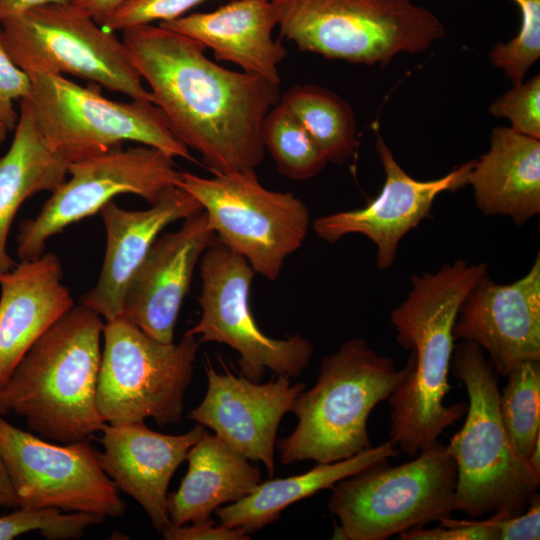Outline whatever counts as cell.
Instances as JSON below:
<instances>
[{"mask_svg": "<svg viewBox=\"0 0 540 540\" xmlns=\"http://www.w3.org/2000/svg\"><path fill=\"white\" fill-rule=\"evenodd\" d=\"M166 540H245L249 534L240 528H229L222 523L215 525L210 517L205 520L184 524L170 525L162 532Z\"/></svg>", "mask_w": 540, "mask_h": 540, "instance_id": "obj_37", "label": "cell"}, {"mask_svg": "<svg viewBox=\"0 0 540 540\" xmlns=\"http://www.w3.org/2000/svg\"><path fill=\"white\" fill-rule=\"evenodd\" d=\"M487 264L464 260L414 275L406 299L390 314L400 346L410 351L404 377L387 399L389 440L409 457L437 442L465 414L463 402L445 404L458 310Z\"/></svg>", "mask_w": 540, "mask_h": 540, "instance_id": "obj_2", "label": "cell"}, {"mask_svg": "<svg viewBox=\"0 0 540 540\" xmlns=\"http://www.w3.org/2000/svg\"><path fill=\"white\" fill-rule=\"evenodd\" d=\"M158 25L210 48L217 60L280 85L278 67L287 51L273 38L278 20L270 0H232L213 11L187 14Z\"/></svg>", "mask_w": 540, "mask_h": 540, "instance_id": "obj_22", "label": "cell"}, {"mask_svg": "<svg viewBox=\"0 0 540 540\" xmlns=\"http://www.w3.org/2000/svg\"><path fill=\"white\" fill-rule=\"evenodd\" d=\"M157 237L133 275L122 315L150 337L172 343L177 318L203 253L217 239L201 211Z\"/></svg>", "mask_w": 540, "mask_h": 540, "instance_id": "obj_18", "label": "cell"}, {"mask_svg": "<svg viewBox=\"0 0 540 540\" xmlns=\"http://www.w3.org/2000/svg\"><path fill=\"white\" fill-rule=\"evenodd\" d=\"M31 89V78L8 54L0 27V121L9 131L15 128L19 117L14 102L28 98Z\"/></svg>", "mask_w": 540, "mask_h": 540, "instance_id": "obj_34", "label": "cell"}, {"mask_svg": "<svg viewBox=\"0 0 540 540\" xmlns=\"http://www.w3.org/2000/svg\"><path fill=\"white\" fill-rule=\"evenodd\" d=\"M499 395L501 421L513 452L529 463L540 442V361L517 364Z\"/></svg>", "mask_w": 540, "mask_h": 540, "instance_id": "obj_28", "label": "cell"}, {"mask_svg": "<svg viewBox=\"0 0 540 540\" xmlns=\"http://www.w3.org/2000/svg\"><path fill=\"white\" fill-rule=\"evenodd\" d=\"M255 274L242 256L216 239L200 260L201 317L186 333L198 336L200 344L216 342L234 349L241 375L252 381L260 382L266 369L297 377L308 366L313 345L298 334L273 339L262 332L249 301Z\"/></svg>", "mask_w": 540, "mask_h": 540, "instance_id": "obj_13", "label": "cell"}, {"mask_svg": "<svg viewBox=\"0 0 540 540\" xmlns=\"http://www.w3.org/2000/svg\"><path fill=\"white\" fill-rule=\"evenodd\" d=\"M0 27L8 54L29 77L71 74L153 102L124 42L70 3L31 9Z\"/></svg>", "mask_w": 540, "mask_h": 540, "instance_id": "obj_10", "label": "cell"}, {"mask_svg": "<svg viewBox=\"0 0 540 540\" xmlns=\"http://www.w3.org/2000/svg\"><path fill=\"white\" fill-rule=\"evenodd\" d=\"M207 390L189 419L215 432L235 451L251 461L262 462L272 477L279 424L305 389L278 375L266 383L234 375L226 366L217 372L205 366Z\"/></svg>", "mask_w": 540, "mask_h": 540, "instance_id": "obj_16", "label": "cell"}, {"mask_svg": "<svg viewBox=\"0 0 540 540\" xmlns=\"http://www.w3.org/2000/svg\"><path fill=\"white\" fill-rule=\"evenodd\" d=\"M262 141L277 170L295 181L316 176L328 162L300 122L280 102L263 121Z\"/></svg>", "mask_w": 540, "mask_h": 540, "instance_id": "obj_29", "label": "cell"}, {"mask_svg": "<svg viewBox=\"0 0 540 540\" xmlns=\"http://www.w3.org/2000/svg\"><path fill=\"white\" fill-rule=\"evenodd\" d=\"M126 1L128 0H69V3L100 24Z\"/></svg>", "mask_w": 540, "mask_h": 540, "instance_id": "obj_38", "label": "cell"}, {"mask_svg": "<svg viewBox=\"0 0 540 540\" xmlns=\"http://www.w3.org/2000/svg\"><path fill=\"white\" fill-rule=\"evenodd\" d=\"M58 256L43 253L0 273V392L36 341L74 307Z\"/></svg>", "mask_w": 540, "mask_h": 540, "instance_id": "obj_21", "label": "cell"}, {"mask_svg": "<svg viewBox=\"0 0 540 540\" xmlns=\"http://www.w3.org/2000/svg\"><path fill=\"white\" fill-rule=\"evenodd\" d=\"M281 35L331 60L385 66L445 36L441 20L412 0H270Z\"/></svg>", "mask_w": 540, "mask_h": 540, "instance_id": "obj_6", "label": "cell"}, {"mask_svg": "<svg viewBox=\"0 0 540 540\" xmlns=\"http://www.w3.org/2000/svg\"><path fill=\"white\" fill-rule=\"evenodd\" d=\"M279 102L300 122L328 162L341 164L355 153L356 119L337 94L317 85H295Z\"/></svg>", "mask_w": 540, "mask_h": 540, "instance_id": "obj_27", "label": "cell"}, {"mask_svg": "<svg viewBox=\"0 0 540 540\" xmlns=\"http://www.w3.org/2000/svg\"><path fill=\"white\" fill-rule=\"evenodd\" d=\"M186 460L188 469L179 488L167 497L169 519L175 526L210 518L217 508L243 499L261 482L256 465L207 431Z\"/></svg>", "mask_w": 540, "mask_h": 540, "instance_id": "obj_24", "label": "cell"}, {"mask_svg": "<svg viewBox=\"0 0 540 540\" xmlns=\"http://www.w3.org/2000/svg\"><path fill=\"white\" fill-rule=\"evenodd\" d=\"M455 486V462L440 442L398 466L371 465L331 488L327 507L339 520L332 538L386 540L451 517Z\"/></svg>", "mask_w": 540, "mask_h": 540, "instance_id": "obj_7", "label": "cell"}, {"mask_svg": "<svg viewBox=\"0 0 540 540\" xmlns=\"http://www.w3.org/2000/svg\"><path fill=\"white\" fill-rule=\"evenodd\" d=\"M27 98L49 146L68 163L119 148L132 141L172 158L196 162L153 102L114 101L94 86L83 87L63 75L30 77Z\"/></svg>", "mask_w": 540, "mask_h": 540, "instance_id": "obj_8", "label": "cell"}, {"mask_svg": "<svg viewBox=\"0 0 540 540\" xmlns=\"http://www.w3.org/2000/svg\"><path fill=\"white\" fill-rule=\"evenodd\" d=\"M0 507H18L14 488L0 453Z\"/></svg>", "mask_w": 540, "mask_h": 540, "instance_id": "obj_40", "label": "cell"}, {"mask_svg": "<svg viewBox=\"0 0 540 540\" xmlns=\"http://www.w3.org/2000/svg\"><path fill=\"white\" fill-rule=\"evenodd\" d=\"M468 395L463 426L447 450L456 466L455 510L472 518L523 512L540 474L513 452L499 412L498 375L475 343L454 346L451 368Z\"/></svg>", "mask_w": 540, "mask_h": 540, "instance_id": "obj_5", "label": "cell"}, {"mask_svg": "<svg viewBox=\"0 0 540 540\" xmlns=\"http://www.w3.org/2000/svg\"><path fill=\"white\" fill-rule=\"evenodd\" d=\"M497 528L499 540L540 539V497L537 493L526 509L518 514L496 513L489 517Z\"/></svg>", "mask_w": 540, "mask_h": 540, "instance_id": "obj_36", "label": "cell"}, {"mask_svg": "<svg viewBox=\"0 0 540 540\" xmlns=\"http://www.w3.org/2000/svg\"><path fill=\"white\" fill-rule=\"evenodd\" d=\"M400 451L390 441L366 449L350 458L318 463L302 474L260 482L243 499L215 510L221 523L240 528L248 534L277 520L290 505L324 489H331L340 480L371 465L397 457Z\"/></svg>", "mask_w": 540, "mask_h": 540, "instance_id": "obj_26", "label": "cell"}, {"mask_svg": "<svg viewBox=\"0 0 540 540\" xmlns=\"http://www.w3.org/2000/svg\"><path fill=\"white\" fill-rule=\"evenodd\" d=\"M0 453L18 507L120 517L125 503L101 468L89 440L48 441L19 429L0 414Z\"/></svg>", "mask_w": 540, "mask_h": 540, "instance_id": "obj_14", "label": "cell"}, {"mask_svg": "<svg viewBox=\"0 0 540 540\" xmlns=\"http://www.w3.org/2000/svg\"><path fill=\"white\" fill-rule=\"evenodd\" d=\"M488 110L496 118L507 119L514 131L540 139V75L513 85Z\"/></svg>", "mask_w": 540, "mask_h": 540, "instance_id": "obj_32", "label": "cell"}, {"mask_svg": "<svg viewBox=\"0 0 540 540\" xmlns=\"http://www.w3.org/2000/svg\"><path fill=\"white\" fill-rule=\"evenodd\" d=\"M205 432L200 424L184 434L168 435L144 422L106 423L98 439L102 446L98 461L116 487L135 499L162 533L171 525L167 511L170 480Z\"/></svg>", "mask_w": 540, "mask_h": 540, "instance_id": "obj_19", "label": "cell"}, {"mask_svg": "<svg viewBox=\"0 0 540 540\" xmlns=\"http://www.w3.org/2000/svg\"><path fill=\"white\" fill-rule=\"evenodd\" d=\"M376 134V150L385 173L379 194L364 207L315 219L312 228L320 239L329 243L349 234L367 237L377 248V267L386 270L393 265L403 237L430 215L436 197L468 184L474 160L440 178L417 180L404 171L383 138Z\"/></svg>", "mask_w": 540, "mask_h": 540, "instance_id": "obj_15", "label": "cell"}, {"mask_svg": "<svg viewBox=\"0 0 540 540\" xmlns=\"http://www.w3.org/2000/svg\"><path fill=\"white\" fill-rule=\"evenodd\" d=\"M404 373L363 338L342 343L323 358L315 384L295 400L297 426L277 442L281 463H330L371 448L369 416Z\"/></svg>", "mask_w": 540, "mask_h": 540, "instance_id": "obj_4", "label": "cell"}, {"mask_svg": "<svg viewBox=\"0 0 540 540\" xmlns=\"http://www.w3.org/2000/svg\"><path fill=\"white\" fill-rule=\"evenodd\" d=\"M8 131L9 130L4 125V123L2 121H0V145L5 140Z\"/></svg>", "mask_w": 540, "mask_h": 540, "instance_id": "obj_41", "label": "cell"}, {"mask_svg": "<svg viewBox=\"0 0 540 540\" xmlns=\"http://www.w3.org/2000/svg\"><path fill=\"white\" fill-rule=\"evenodd\" d=\"M122 41L174 134L213 174L260 165L262 124L280 101L279 85L220 66L201 43L160 25L125 29Z\"/></svg>", "mask_w": 540, "mask_h": 540, "instance_id": "obj_1", "label": "cell"}, {"mask_svg": "<svg viewBox=\"0 0 540 540\" xmlns=\"http://www.w3.org/2000/svg\"><path fill=\"white\" fill-rule=\"evenodd\" d=\"M178 187L200 203L217 239L267 280L280 276L285 260L306 239L305 203L293 193L267 189L255 170L213 177L182 172Z\"/></svg>", "mask_w": 540, "mask_h": 540, "instance_id": "obj_11", "label": "cell"}, {"mask_svg": "<svg viewBox=\"0 0 540 540\" xmlns=\"http://www.w3.org/2000/svg\"><path fill=\"white\" fill-rule=\"evenodd\" d=\"M207 0H128L112 12L100 26L107 31L174 20Z\"/></svg>", "mask_w": 540, "mask_h": 540, "instance_id": "obj_33", "label": "cell"}, {"mask_svg": "<svg viewBox=\"0 0 540 540\" xmlns=\"http://www.w3.org/2000/svg\"><path fill=\"white\" fill-rule=\"evenodd\" d=\"M50 4H69V0H0V25L9 18Z\"/></svg>", "mask_w": 540, "mask_h": 540, "instance_id": "obj_39", "label": "cell"}, {"mask_svg": "<svg viewBox=\"0 0 540 540\" xmlns=\"http://www.w3.org/2000/svg\"><path fill=\"white\" fill-rule=\"evenodd\" d=\"M467 183L485 215L525 223L540 213V139L494 128L490 148L474 160Z\"/></svg>", "mask_w": 540, "mask_h": 540, "instance_id": "obj_23", "label": "cell"}, {"mask_svg": "<svg viewBox=\"0 0 540 540\" xmlns=\"http://www.w3.org/2000/svg\"><path fill=\"white\" fill-rule=\"evenodd\" d=\"M513 1L521 14L519 31L508 42L495 44L488 57L513 85H518L540 57V0Z\"/></svg>", "mask_w": 540, "mask_h": 540, "instance_id": "obj_31", "label": "cell"}, {"mask_svg": "<svg viewBox=\"0 0 540 540\" xmlns=\"http://www.w3.org/2000/svg\"><path fill=\"white\" fill-rule=\"evenodd\" d=\"M8 412V409L7 407L5 406L4 402H3V399H2V396L0 394V414H6Z\"/></svg>", "mask_w": 540, "mask_h": 540, "instance_id": "obj_42", "label": "cell"}, {"mask_svg": "<svg viewBox=\"0 0 540 540\" xmlns=\"http://www.w3.org/2000/svg\"><path fill=\"white\" fill-rule=\"evenodd\" d=\"M201 211L200 203L178 186L145 210L130 211L108 202L99 212L106 231L103 265L95 286L79 304L105 321L120 317L127 287L160 232Z\"/></svg>", "mask_w": 540, "mask_h": 540, "instance_id": "obj_20", "label": "cell"}, {"mask_svg": "<svg viewBox=\"0 0 540 540\" xmlns=\"http://www.w3.org/2000/svg\"><path fill=\"white\" fill-rule=\"evenodd\" d=\"M14 129L0 158V273L16 265L7 252V238L20 206L38 192H54L68 175V162L44 139L27 98L20 101Z\"/></svg>", "mask_w": 540, "mask_h": 540, "instance_id": "obj_25", "label": "cell"}, {"mask_svg": "<svg viewBox=\"0 0 540 540\" xmlns=\"http://www.w3.org/2000/svg\"><path fill=\"white\" fill-rule=\"evenodd\" d=\"M440 525L426 529L424 526L412 528L401 534L400 540H499L497 528L487 518L485 520L442 519Z\"/></svg>", "mask_w": 540, "mask_h": 540, "instance_id": "obj_35", "label": "cell"}, {"mask_svg": "<svg viewBox=\"0 0 540 540\" xmlns=\"http://www.w3.org/2000/svg\"><path fill=\"white\" fill-rule=\"evenodd\" d=\"M105 517L79 512H64L54 508L18 510L0 516V540H12L31 531H39L49 540L77 539L85 531L103 522Z\"/></svg>", "mask_w": 540, "mask_h": 540, "instance_id": "obj_30", "label": "cell"}, {"mask_svg": "<svg viewBox=\"0 0 540 540\" xmlns=\"http://www.w3.org/2000/svg\"><path fill=\"white\" fill-rule=\"evenodd\" d=\"M102 335L96 400L104 422L179 423L200 345L196 337L185 333L178 343H163L123 316L106 321Z\"/></svg>", "mask_w": 540, "mask_h": 540, "instance_id": "obj_9", "label": "cell"}, {"mask_svg": "<svg viewBox=\"0 0 540 540\" xmlns=\"http://www.w3.org/2000/svg\"><path fill=\"white\" fill-rule=\"evenodd\" d=\"M104 322L74 305L29 349L1 390L8 411L55 443L90 440L106 424L97 407Z\"/></svg>", "mask_w": 540, "mask_h": 540, "instance_id": "obj_3", "label": "cell"}, {"mask_svg": "<svg viewBox=\"0 0 540 540\" xmlns=\"http://www.w3.org/2000/svg\"><path fill=\"white\" fill-rule=\"evenodd\" d=\"M65 180L33 219L23 220L16 253L31 260L44 253L47 241L67 226L100 212L120 194H135L148 203L159 201L177 187L182 172L173 158L154 147L114 148L68 163Z\"/></svg>", "mask_w": 540, "mask_h": 540, "instance_id": "obj_12", "label": "cell"}, {"mask_svg": "<svg viewBox=\"0 0 540 540\" xmlns=\"http://www.w3.org/2000/svg\"><path fill=\"white\" fill-rule=\"evenodd\" d=\"M453 336L486 351L498 376L521 362L540 361V256L513 283L483 275L458 310Z\"/></svg>", "mask_w": 540, "mask_h": 540, "instance_id": "obj_17", "label": "cell"}]
</instances>
